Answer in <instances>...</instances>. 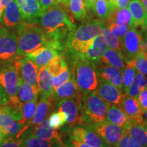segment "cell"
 I'll return each mask as SVG.
<instances>
[{"instance_id":"obj_38","label":"cell","mask_w":147,"mask_h":147,"mask_svg":"<svg viewBox=\"0 0 147 147\" xmlns=\"http://www.w3.org/2000/svg\"><path fill=\"white\" fill-rule=\"evenodd\" d=\"M71 71L69 69V67H65V69H63V70L57 76L52 77V84L53 89H56L60 85L63 84L64 82L67 81L71 78Z\"/></svg>"},{"instance_id":"obj_58","label":"cell","mask_w":147,"mask_h":147,"mask_svg":"<svg viewBox=\"0 0 147 147\" xmlns=\"http://www.w3.org/2000/svg\"><path fill=\"white\" fill-rule=\"evenodd\" d=\"M144 8H145V11H146V14H147V6L144 7Z\"/></svg>"},{"instance_id":"obj_36","label":"cell","mask_w":147,"mask_h":147,"mask_svg":"<svg viewBox=\"0 0 147 147\" xmlns=\"http://www.w3.org/2000/svg\"><path fill=\"white\" fill-rule=\"evenodd\" d=\"M48 123L51 127L55 129H59L66 123L65 115L63 112H53L48 117Z\"/></svg>"},{"instance_id":"obj_27","label":"cell","mask_w":147,"mask_h":147,"mask_svg":"<svg viewBox=\"0 0 147 147\" xmlns=\"http://www.w3.org/2000/svg\"><path fill=\"white\" fill-rule=\"evenodd\" d=\"M100 63L111 65L122 71L126 65V61L122 53L107 48L101 57Z\"/></svg>"},{"instance_id":"obj_54","label":"cell","mask_w":147,"mask_h":147,"mask_svg":"<svg viewBox=\"0 0 147 147\" xmlns=\"http://www.w3.org/2000/svg\"><path fill=\"white\" fill-rule=\"evenodd\" d=\"M143 33H144V36H147V19H146V24H145L144 28L143 29Z\"/></svg>"},{"instance_id":"obj_9","label":"cell","mask_w":147,"mask_h":147,"mask_svg":"<svg viewBox=\"0 0 147 147\" xmlns=\"http://www.w3.org/2000/svg\"><path fill=\"white\" fill-rule=\"evenodd\" d=\"M80 99L81 95L76 97L60 101L57 104L59 111L63 112L65 115L66 123L63 127L67 126V127L64 128L66 131L78 123L80 115Z\"/></svg>"},{"instance_id":"obj_7","label":"cell","mask_w":147,"mask_h":147,"mask_svg":"<svg viewBox=\"0 0 147 147\" xmlns=\"http://www.w3.org/2000/svg\"><path fill=\"white\" fill-rule=\"evenodd\" d=\"M83 126L95 132L110 147H115L123 136L126 133L123 128L106 121Z\"/></svg>"},{"instance_id":"obj_43","label":"cell","mask_w":147,"mask_h":147,"mask_svg":"<svg viewBox=\"0 0 147 147\" xmlns=\"http://www.w3.org/2000/svg\"><path fill=\"white\" fill-rule=\"evenodd\" d=\"M63 142L64 147H93L89 144H85V143L76 140L69 137V136L67 139H63Z\"/></svg>"},{"instance_id":"obj_8","label":"cell","mask_w":147,"mask_h":147,"mask_svg":"<svg viewBox=\"0 0 147 147\" xmlns=\"http://www.w3.org/2000/svg\"><path fill=\"white\" fill-rule=\"evenodd\" d=\"M17 34L13 31L0 27V63L18 57Z\"/></svg>"},{"instance_id":"obj_2","label":"cell","mask_w":147,"mask_h":147,"mask_svg":"<svg viewBox=\"0 0 147 147\" xmlns=\"http://www.w3.org/2000/svg\"><path fill=\"white\" fill-rule=\"evenodd\" d=\"M18 57L26 56L48 43L47 34L39 25L34 22L23 21L17 26Z\"/></svg>"},{"instance_id":"obj_32","label":"cell","mask_w":147,"mask_h":147,"mask_svg":"<svg viewBox=\"0 0 147 147\" xmlns=\"http://www.w3.org/2000/svg\"><path fill=\"white\" fill-rule=\"evenodd\" d=\"M113 9L108 0H97L93 8V13L99 20L105 21H107Z\"/></svg>"},{"instance_id":"obj_28","label":"cell","mask_w":147,"mask_h":147,"mask_svg":"<svg viewBox=\"0 0 147 147\" xmlns=\"http://www.w3.org/2000/svg\"><path fill=\"white\" fill-rule=\"evenodd\" d=\"M107 23L119 25H125L129 28L134 27L131 14L128 8L113 9L107 19Z\"/></svg>"},{"instance_id":"obj_29","label":"cell","mask_w":147,"mask_h":147,"mask_svg":"<svg viewBox=\"0 0 147 147\" xmlns=\"http://www.w3.org/2000/svg\"><path fill=\"white\" fill-rule=\"evenodd\" d=\"M17 97L22 104L30 102L35 99L38 98L39 89L38 87H34L25 82L20 77Z\"/></svg>"},{"instance_id":"obj_4","label":"cell","mask_w":147,"mask_h":147,"mask_svg":"<svg viewBox=\"0 0 147 147\" xmlns=\"http://www.w3.org/2000/svg\"><path fill=\"white\" fill-rule=\"evenodd\" d=\"M69 61L72 65V76L80 92L95 91L98 80L94 64L80 56L69 59Z\"/></svg>"},{"instance_id":"obj_52","label":"cell","mask_w":147,"mask_h":147,"mask_svg":"<svg viewBox=\"0 0 147 147\" xmlns=\"http://www.w3.org/2000/svg\"><path fill=\"white\" fill-rule=\"evenodd\" d=\"M5 138H6V136H5L4 134H3V132L1 131V130L0 129V142H1L3 139Z\"/></svg>"},{"instance_id":"obj_51","label":"cell","mask_w":147,"mask_h":147,"mask_svg":"<svg viewBox=\"0 0 147 147\" xmlns=\"http://www.w3.org/2000/svg\"><path fill=\"white\" fill-rule=\"evenodd\" d=\"M142 118H143V121H144V123L147 125V110L145 112H144V113H143Z\"/></svg>"},{"instance_id":"obj_56","label":"cell","mask_w":147,"mask_h":147,"mask_svg":"<svg viewBox=\"0 0 147 147\" xmlns=\"http://www.w3.org/2000/svg\"><path fill=\"white\" fill-rule=\"evenodd\" d=\"M140 1L144 7L147 6V0H140Z\"/></svg>"},{"instance_id":"obj_25","label":"cell","mask_w":147,"mask_h":147,"mask_svg":"<svg viewBox=\"0 0 147 147\" xmlns=\"http://www.w3.org/2000/svg\"><path fill=\"white\" fill-rule=\"evenodd\" d=\"M128 9L131 14L134 27H140L143 32L147 19L145 8L140 0H131L128 5Z\"/></svg>"},{"instance_id":"obj_15","label":"cell","mask_w":147,"mask_h":147,"mask_svg":"<svg viewBox=\"0 0 147 147\" xmlns=\"http://www.w3.org/2000/svg\"><path fill=\"white\" fill-rule=\"evenodd\" d=\"M97 78H100L118 87L123 91L121 71L117 67L99 62L95 66Z\"/></svg>"},{"instance_id":"obj_6","label":"cell","mask_w":147,"mask_h":147,"mask_svg":"<svg viewBox=\"0 0 147 147\" xmlns=\"http://www.w3.org/2000/svg\"><path fill=\"white\" fill-rule=\"evenodd\" d=\"M121 46L126 63L131 61L140 51H143L144 40L142 34L135 27H130L121 40Z\"/></svg>"},{"instance_id":"obj_21","label":"cell","mask_w":147,"mask_h":147,"mask_svg":"<svg viewBox=\"0 0 147 147\" xmlns=\"http://www.w3.org/2000/svg\"><path fill=\"white\" fill-rule=\"evenodd\" d=\"M40 96V100L37 104L36 112L30 123L29 125H36L45 119H47L49 115L53 112L55 104L52 100V97L50 98L44 96Z\"/></svg>"},{"instance_id":"obj_20","label":"cell","mask_w":147,"mask_h":147,"mask_svg":"<svg viewBox=\"0 0 147 147\" xmlns=\"http://www.w3.org/2000/svg\"><path fill=\"white\" fill-rule=\"evenodd\" d=\"M59 55H63L55 49L49 47H42L32 53H29L27 57L30 59L38 68L49 65V63Z\"/></svg>"},{"instance_id":"obj_37","label":"cell","mask_w":147,"mask_h":147,"mask_svg":"<svg viewBox=\"0 0 147 147\" xmlns=\"http://www.w3.org/2000/svg\"><path fill=\"white\" fill-rule=\"evenodd\" d=\"M134 65L137 71L147 75V55L144 51H140L133 60Z\"/></svg>"},{"instance_id":"obj_1","label":"cell","mask_w":147,"mask_h":147,"mask_svg":"<svg viewBox=\"0 0 147 147\" xmlns=\"http://www.w3.org/2000/svg\"><path fill=\"white\" fill-rule=\"evenodd\" d=\"M104 21L91 20L76 27L69 35L65 46V51L69 59L83 55L95 37L102 34Z\"/></svg>"},{"instance_id":"obj_49","label":"cell","mask_w":147,"mask_h":147,"mask_svg":"<svg viewBox=\"0 0 147 147\" xmlns=\"http://www.w3.org/2000/svg\"><path fill=\"white\" fill-rule=\"evenodd\" d=\"M0 1H1V5H2L3 10H4L5 8V7L7 6V5H8V3H10L11 1H12V0H0Z\"/></svg>"},{"instance_id":"obj_12","label":"cell","mask_w":147,"mask_h":147,"mask_svg":"<svg viewBox=\"0 0 147 147\" xmlns=\"http://www.w3.org/2000/svg\"><path fill=\"white\" fill-rule=\"evenodd\" d=\"M18 70L22 80L26 83L38 87V77L39 68L27 56L18 57Z\"/></svg>"},{"instance_id":"obj_19","label":"cell","mask_w":147,"mask_h":147,"mask_svg":"<svg viewBox=\"0 0 147 147\" xmlns=\"http://www.w3.org/2000/svg\"><path fill=\"white\" fill-rule=\"evenodd\" d=\"M32 126V135L33 136L41 138L45 140H55L64 146L63 138L58 129L51 127L48 123V118L40 123Z\"/></svg>"},{"instance_id":"obj_60","label":"cell","mask_w":147,"mask_h":147,"mask_svg":"<svg viewBox=\"0 0 147 147\" xmlns=\"http://www.w3.org/2000/svg\"><path fill=\"white\" fill-rule=\"evenodd\" d=\"M142 147H147V146H142Z\"/></svg>"},{"instance_id":"obj_48","label":"cell","mask_w":147,"mask_h":147,"mask_svg":"<svg viewBox=\"0 0 147 147\" xmlns=\"http://www.w3.org/2000/svg\"><path fill=\"white\" fill-rule=\"evenodd\" d=\"M97 0H84V4L86 9L93 12L94 5Z\"/></svg>"},{"instance_id":"obj_18","label":"cell","mask_w":147,"mask_h":147,"mask_svg":"<svg viewBox=\"0 0 147 147\" xmlns=\"http://www.w3.org/2000/svg\"><path fill=\"white\" fill-rule=\"evenodd\" d=\"M107 48L108 46L106 45L104 37L102 36V34H100L95 37L84 54L80 55V57L85 59L86 60L89 61V62L96 66L97 64L99 63V61H100L103 53H104Z\"/></svg>"},{"instance_id":"obj_59","label":"cell","mask_w":147,"mask_h":147,"mask_svg":"<svg viewBox=\"0 0 147 147\" xmlns=\"http://www.w3.org/2000/svg\"><path fill=\"white\" fill-rule=\"evenodd\" d=\"M56 147H63V146H56Z\"/></svg>"},{"instance_id":"obj_26","label":"cell","mask_w":147,"mask_h":147,"mask_svg":"<svg viewBox=\"0 0 147 147\" xmlns=\"http://www.w3.org/2000/svg\"><path fill=\"white\" fill-rule=\"evenodd\" d=\"M3 11V23L8 28L17 27L23 21L16 0L11 1Z\"/></svg>"},{"instance_id":"obj_44","label":"cell","mask_w":147,"mask_h":147,"mask_svg":"<svg viewBox=\"0 0 147 147\" xmlns=\"http://www.w3.org/2000/svg\"><path fill=\"white\" fill-rule=\"evenodd\" d=\"M138 100L139 101L142 111H146L147 110V87L140 92Z\"/></svg>"},{"instance_id":"obj_31","label":"cell","mask_w":147,"mask_h":147,"mask_svg":"<svg viewBox=\"0 0 147 147\" xmlns=\"http://www.w3.org/2000/svg\"><path fill=\"white\" fill-rule=\"evenodd\" d=\"M66 7L77 21H82L87 18V12L84 4V0H68Z\"/></svg>"},{"instance_id":"obj_34","label":"cell","mask_w":147,"mask_h":147,"mask_svg":"<svg viewBox=\"0 0 147 147\" xmlns=\"http://www.w3.org/2000/svg\"><path fill=\"white\" fill-rule=\"evenodd\" d=\"M38 99V98H36L34 100L30 101V102H25L22 104L21 110L23 119H22L21 123L29 125V123H30L31 120L32 119L35 112H36Z\"/></svg>"},{"instance_id":"obj_5","label":"cell","mask_w":147,"mask_h":147,"mask_svg":"<svg viewBox=\"0 0 147 147\" xmlns=\"http://www.w3.org/2000/svg\"><path fill=\"white\" fill-rule=\"evenodd\" d=\"M18 58L0 63V85L8 99L17 97L20 79Z\"/></svg>"},{"instance_id":"obj_50","label":"cell","mask_w":147,"mask_h":147,"mask_svg":"<svg viewBox=\"0 0 147 147\" xmlns=\"http://www.w3.org/2000/svg\"><path fill=\"white\" fill-rule=\"evenodd\" d=\"M143 40H144V50L143 51L146 53L147 55V36H144Z\"/></svg>"},{"instance_id":"obj_22","label":"cell","mask_w":147,"mask_h":147,"mask_svg":"<svg viewBox=\"0 0 147 147\" xmlns=\"http://www.w3.org/2000/svg\"><path fill=\"white\" fill-rule=\"evenodd\" d=\"M106 121L110 123L117 125L123 128L127 131L133 122L119 106L110 105L106 115Z\"/></svg>"},{"instance_id":"obj_17","label":"cell","mask_w":147,"mask_h":147,"mask_svg":"<svg viewBox=\"0 0 147 147\" xmlns=\"http://www.w3.org/2000/svg\"><path fill=\"white\" fill-rule=\"evenodd\" d=\"M81 92H80L73 76L67 81L54 90L52 95V100L54 104L57 106V103L66 99L72 98L80 96Z\"/></svg>"},{"instance_id":"obj_35","label":"cell","mask_w":147,"mask_h":147,"mask_svg":"<svg viewBox=\"0 0 147 147\" xmlns=\"http://www.w3.org/2000/svg\"><path fill=\"white\" fill-rule=\"evenodd\" d=\"M102 35L104 37V40L106 42V45L108 46V48L113 49V50L117 51L119 52H121V41L119 38L114 36V35L110 32V31L108 29V27L106 25H104L102 28Z\"/></svg>"},{"instance_id":"obj_33","label":"cell","mask_w":147,"mask_h":147,"mask_svg":"<svg viewBox=\"0 0 147 147\" xmlns=\"http://www.w3.org/2000/svg\"><path fill=\"white\" fill-rule=\"evenodd\" d=\"M121 71H122L121 75H122L123 92L125 94L129 86L134 82L136 74L137 71L134 65L133 61L127 63L125 68Z\"/></svg>"},{"instance_id":"obj_45","label":"cell","mask_w":147,"mask_h":147,"mask_svg":"<svg viewBox=\"0 0 147 147\" xmlns=\"http://www.w3.org/2000/svg\"><path fill=\"white\" fill-rule=\"evenodd\" d=\"M114 9H122L127 8L131 0H108Z\"/></svg>"},{"instance_id":"obj_14","label":"cell","mask_w":147,"mask_h":147,"mask_svg":"<svg viewBox=\"0 0 147 147\" xmlns=\"http://www.w3.org/2000/svg\"><path fill=\"white\" fill-rule=\"evenodd\" d=\"M23 21L36 23L44 9L36 0H16Z\"/></svg>"},{"instance_id":"obj_39","label":"cell","mask_w":147,"mask_h":147,"mask_svg":"<svg viewBox=\"0 0 147 147\" xmlns=\"http://www.w3.org/2000/svg\"><path fill=\"white\" fill-rule=\"evenodd\" d=\"M0 147H25V145L21 138L8 136L0 142Z\"/></svg>"},{"instance_id":"obj_24","label":"cell","mask_w":147,"mask_h":147,"mask_svg":"<svg viewBox=\"0 0 147 147\" xmlns=\"http://www.w3.org/2000/svg\"><path fill=\"white\" fill-rule=\"evenodd\" d=\"M38 87L39 89V95L50 98L53 94L52 76L47 65L39 68L38 77Z\"/></svg>"},{"instance_id":"obj_61","label":"cell","mask_w":147,"mask_h":147,"mask_svg":"<svg viewBox=\"0 0 147 147\" xmlns=\"http://www.w3.org/2000/svg\"></svg>"},{"instance_id":"obj_46","label":"cell","mask_w":147,"mask_h":147,"mask_svg":"<svg viewBox=\"0 0 147 147\" xmlns=\"http://www.w3.org/2000/svg\"><path fill=\"white\" fill-rule=\"evenodd\" d=\"M36 1L39 3L40 6L44 9V10H47L53 5L59 3L57 0H36Z\"/></svg>"},{"instance_id":"obj_13","label":"cell","mask_w":147,"mask_h":147,"mask_svg":"<svg viewBox=\"0 0 147 147\" xmlns=\"http://www.w3.org/2000/svg\"><path fill=\"white\" fill-rule=\"evenodd\" d=\"M126 114L129 119L133 123H143L142 115L144 112L142 111L140 105L139 101L137 98L129 97L124 94L122 102L119 106Z\"/></svg>"},{"instance_id":"obj_10","label":"cell","mask_w":147,"mask_h":147,"mask_svg":"<svg viewBox=\"0 0 147 147\" xmlns=\"http://www.w3.org/2000/svg\"><path fill=\"white\" fill-rule=\"evenodd\" d=\"M67 132L69 137L91 146L110 147L95 132L82 125H75Z\"/></svg>"},{"instance_id":"obj_11","label":"cell","mask_w":147,"mask_h":147,"mask_svg":"<svg viewBox=\"0 0 147 147\" xmlns=\"http://www.w3.org/2000/svg\"><path fill=\"white\" fill-rule=\"evenodd\" d=\"M98 84L95 92L103 100L110 105L119 106L124 96L123 92L118 87L100 78H97Z\"/></svg>"},{"instance_id":"obj_3","label":"cell","mask_w":147,"mask_h":147,"mask_svg":"<svg viewBox=\"0 0 147 147\" xmlns=\"http://www.w3.org/2000/svg\"><path fill=\"white\" fill-rule=\"evenodd\" d=\"M110 105L97 95L95 91L81 93L80 115L77 124L86 125L106 121Z\"/></svg>"},{"instance_id":"obj_41","label":"cell","mask_w":147,"mask_h":147,"mask_svg":"<svg viewBox=\"0 0 147 147\" xmlns=\"http://www.w3.org/2000/svg\"><path fill=\"white\" fill-rule=\"evenodd\" d=\"M115 147H140L136 141L129 136L127 132L117 143Z\"/></svg>"},{"instance_id":"obj_55","label":"cell","mask_w":147,"mask_h":147,"mask_svg":"<svg viewBox=\"0 0 147 147\" xmlns=\"http://www.w3.org/2000/svg\"><path fill=\"white\" fill-rule=\"evenodd\" d=\"M3 11V10L2 8V5H1V1H0V19H1V15H2Z\"/></svg>"},{"instance_id":"obj_30","label":"cell","mask_w":147,"mask_h":147,"mask_svg":"<svg viewBox=\"0 0 147 147\" xmlns=\"http://www.w3.org/2000/svg\"><path fill=\"white\" fill-rule=\"evenodd\" d=\"M126 132L140 147L147 146V125L144 123H133Z\"/></svg>"},{"instance_id":"obj_57","label":"cell","mask_w":147,"mask_h":147,"mask_svg":"<svg viewBox=\"0 0 147 147\" xmlns=\"http://www.w3.org/2000/svg\"><path fill=\"white\" fill-rule=\"evenodd\" d=\"M5 106H0V114H1L2 112L5 109Z\"/></svg>"},{"instance_id":"obj_47","label":"cell","mask_w":147,"mask_h":147,"mask_svg":"<svg viewBox=\"0 0 147 147\" xmlns=\"http://www.w3.org/2000/svg\"><path fill=\"white\" fill-rule=\"evenodd\" d=\"M8 97L4 90L0 85V106H3L8 104Z\"/></svg>"},{"instance_id":"obj_16","label":"cell","mask_w":147,"mask_h":147,"mask_svg":"<svg viewBox=\"0 0 147 147\" xmlns=\"http://www.w3.org/2000/svg\"><path fill=\"white\" fill-rule=\"evenodd\" d=\"M29 125H24L14 120L5 109L0 114V129L6 137L19 136V135Z\"/></svg>"},{"instance_id":"obj_53","label":"cell","mask_w":147,"mask_h":147,"mask_svg":"<svg viewBox=\"0 0 147 147\" xmlns=\"http://www.w3.org/2000/svg\"><path fill=\"white\" fill-rule=\"evenodd\" d=\"M57 1H58L59 3H62V4L64 5V6L66 7V5H67V1H68V0H57Z\"/></svg>"},{"instance_id":"obj_23","label":"cell","mask_w":147,"mask_h":147,"mask_svg":"<svg viewBox=\"0 0 147 147\" xmlns=\"http://www.w3.org/2000/svg\"><path fill=\"white\" fill-rule=\"evenodd\" d=\"M32 126L29 125L19 135V138L23 140L25 147H56L62 146L59 142L55 140H45L38 138L32 135ZM64 147V146H63Z\"/></svg>"},{"instance_id":"obj_40","label":"cell","mask_w":147,"mask_h":147,"mask_svg":"<svg viewBox=\"0 0 147 147\" xmlns=\"http://www.w3.org/2000/svg\"><path fill=\"white\" fill-rule=\"evenodd\" d=\"M108 27L110 32L119 38L120 41L129 29V27L125 25H119L113 23H108Z\"/></svg>"},{"instance_id":"obj_42","label":"cell","mask_w":147,"mask_h":147,"mask_svg":"<svg viewBox=\"0 0 147 147\" xmlns=\"http://www.w3.org/2000/svg\"><path fill=\"white\" fill-rule=\"evenodd\" d=\"M134 82L137 84L141 91L147 87V78L146 75L139 71H136Z\"/></svg>"}]
</instances>
